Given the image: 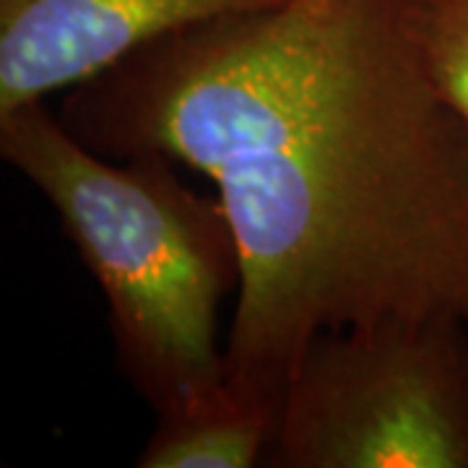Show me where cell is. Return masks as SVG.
Wrapping results in <instances>:
<instances>
[{
	"instance_id": "cell-1",
	"label": "cell",
	"mask_w": 468,
	"mask_h": 468,
	"mask_svg": "<svg viewBox=\"0 0 468 468\" xmlns=\"http://www.w3.org/2000/svg\"><path fill=\"white\" fill-rule=\"evenodd\" d=\"M66 128L217 185L239 250L224 375L282 411L315 335L468 323V122L406 0H282L156 37L79 84Z\"/></svg>"
},
{
	"instance_id": "cell-2",
	"label": "cell",
	"mask_w": 468,
	"mask_h": 468,
	"mask_svg": "<svg viewBox=\"0 0 468 468\" xmlns=\"http://www.w3.org/2000/svg\"><path fill=\"white\" fill-rule=\"evenodd\" d=\"M0 154L50 201L110 307L117 359L156 411L224 380L218 307L239 286L221 203L162 154L110 159L45 101L0 115Z\"/></svg>"
},
{
	"instance_id": "cell-3",
	"label": "cell",
	"mask_w": 468,
	"mask_h": 468,
	"mask_svg": "<svg viewBox=\"0 0 468 468\" xmlns=\"http://www.w3.org/2000/svg\"><path fill=\"white\" fill-rule=\"evenodd\" d=\"M271 468H468V323L325 331L286 383Z\"/></svg>"
},
{
	"instance_id": "cell-4",
	"label": "cell",
	"mask_w": 468,
	"mask_h": 468,
	"mask_svg": "<svg viewBox=\"0 0 468 468\" xmlns=\"http://www.w3.org/2000/svg\"><path fill=\"white\" fill-rule=\"evenodd\" d=\"M282 0H0V115L76 89L146 42Z\"/></svg>"
},
{
	"instance_id": "cell-5",
	"label": "cell",
	"mask_w": 468,
	"mask_h": 468,
	"mask_svg": "<svg viewBox=\"0 0 468 468\" xmlns=\"http://www.w3.org/2000/svg\"><path fill=\"white\" fill-rule=\"evenodd\" d=\"M279 409L224 380L156 411V427L138 455L141 468L266 466Z\"/></svg>"
},
{
	"instance_id": "cell-6",
	"label": "cell",
	"mask_w": 468,
	"mask_h": 468,
	"mask_svg": "<svg viewBox=\"0 0 468 468\" xmlns=\"http://www.w3.org/2000/svg\"><path fill=\"white\" fill-rule=\"evenodd\" d=\"M406 16L440 91L468 122V0H406Z\"/></svg>"
}]
</instances>
